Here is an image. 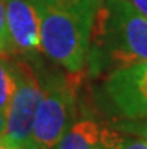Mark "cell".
Masks as SVG:
<instances>
[{
    "instance_id": "cell-15",
    "label": "cell",
    "mask_w": 147,
    "mask_h": 149,
    "mask_svg": "<svg viewBox=\"0 0 147 149\" xmlns=\"http://www.w3.org/2000/svg\"><path fill=\"white\" fill-rule=\"evenodd\" d=\"M138 133H140V136H143V137L147 139V118L143 119V124L138 127Z\"/></svg>"
},
{
    "instance_id": "cell-12",
    "label": "cell",
    "mask_w": 147,
    "mask_h": 149,
    "mask_svg": "<svg viewBox=\"0 0 147 149\" xmlns=\"http://www.w3.org/2000/svg\"><path fill=\"white\" fill-rule=\"evenodd\" d=\"M126 2L129 5H132L143 17L147 18V0H126Z\"/></svg>"
},
{
    "instance_id": "cell-9",
    "label": "cell",
    "mask_w": 147,
    "mask_h": 149,
    "mask_svg": "<svg viewBox=\"0 0 147 149\" xmlns=\"http://www.w3.org/2000/svg\"><path fill=\"white\" fill-rule=\"evenodd\" d=\"M0 56L12 57V47H11L9 32H8L6 9H5L3 0H0Z\"/></svg>"
},
{
    "instance_id": "cell-16",
    "label": "cell",
    "mask_w": 147,
    "mask_h": 149,
    "mask_svg": "<svg viewBox=\"0 0 147 149\" xmlns=\"http://www.w3.org/2000/svg\"><path fill=\"white\" fill-rule=\"evenodd\" d=\"M24 149H50V148H45V146H41V145H38V143H35V142H30L26 145V148Z\"/></svg>"
},
{
    "instance_id": "cell-10",
    "label": "cell",
    "mask_w": 147,
    "mask_h": 149,
    "mask_svg": "<svg viewBox=\"0 0 147 149\" xmlns=\"http://www.w3.org/2000/svg\"><path fill=\"white\" fill-rule=\"evenodd\" d=\"M122 137L119 133L110 130L107 127L101 128V136L96 149H120V143H122Z\"/></svg>"
},
{
    "instance_id": "cell-2",
    "label": "cell",
    "mask_w": 147,
    "mask_h": 149,
    "mask_svg": "<svg viewBox=\"0 0 147 149\" xmlns=\"http://www.w3.org/2000/svg\"><path fill=\"white\" fill-rule=\"evenodd\" d=\"M39 21L41 47L68 72H81L102 0H29Z\"/></svg>"
},
{
    "instance_id": "cell-8",
    "label": "cell",
    "mask_w": 147,
    "mask_h": 149,
    "mask_svg": "<svg viewBox=\"0 0 147 149\" xmlns=\"http://www.w3.org/2000/svg\"><path fill=\"white\" fill-rule=\"evenodd\" d=\"M15 69L14 59L8 56H0V111H8L12 95L15 91Z\"/></svg>"
},
{
    "instance_id": "cell-1",
    "label": "cell",
    "mask_w": 147,
    "mask_h": 149,
    "mask_svg": "<svg viewBox=\"0 0 147 149\" xmlns=\"http://www.w3.org/2000/svg\"><path fill=\"white\" fill-rule=\"evenodd\" d=\"M141 60H147V18L126 0H102L86 62L90 74H110Z\"/></svg>"
},
{
    "instance_id": "cell-5",
    "label": "cell",
    "mask_w": 147,
    "mask_h": 149,
    "mask_svg": "<svg viewBox=\"0 0 147 149\" xmlns=\"http://www.w3.org/2000/svg\"><path fill=\"white\" fill-rule=\"evenodd\" d=\"M105 93L122 116L131 120L147 118V60L107 74Z\"/></svg>"
},
{
    "instance_id": "cell-14",
    "label": "cell",
    "mask_w": 147,
    "mask_h": 149,
    "mask_svg": "<svg viewBox=\"0 0 147 149\" xmlns=\"http://www.w3.org/2000/svg\"><path fill=\"white\" fill-rule=\"evenodd\" d=\"M5 130H6V115L0 111V139L5 136Z\"/></svg>"
},
{
    "instance_id": "cell-3",
    "label": "cell",
    "mask_w": 147,
    "mask_h": 149,
    "mask_svg": "<svg viewBox=\"0 0 147 149\" xmlns=\"http://www.w3.org/2000/svg\"><path fill=\"white\" fill-rule=\"evenodd\" d=\"M80 72H48L41 78L42 93L32 128V142L54 149L74 124Z\"/></svg>"
},
{
    "instance_id": "cell-4",
    "label": "cell",
    "mask_w": 147,
    "mask_h": 149,
    "mask_svg": "<svg viewBox=\"0 0 147 149\" xmlns=\"http://www.w3.org/2000/svg\"><path fill=\"white\" fill-rule=\"evenodd\" d=\"M14 69L17 83L6 111V130L3 137L26 148L32 140V128L42 93V83L29 60L21 57L14 59Z\"/></svg>"
},
{
    "instance_id": "cell-13",
    "label": "cell",
    "mask_w": 147,
    "mask_h": 149,
    "mask_svg": "<svg viewBox=\"0 0 147 149\" xmlns=\"http://www.w3.org/2000/svg\"><path fill=\"white\" fill-rule=\"evenodd\" d=\"M0 149H24V148L14 143V142H11V140L5 139V137H2L0 139Z\"/></svg>"
},
{
    "instance_id": "cell-7",
    "label": "cell",
    "mask_w": 147,
    "mask_h": 149,
    "mask_svg": "<svg viewBox=\"0 0 147 149\" xmlns=\"http://www.w3.org/2000/svg\"><path fill=\"white\" fill-rule=\"evenodd\" d=\"M101 128L92 119L75 120L54 149H96Z\"/></svg>"
},
{
    "instance_id": "cell-11",
    "label": "cell",
    "mask_w": 147,
    "mask_h": 149,
    "mask_svg": "<svg viewBox=\"0 0 147 149\" xmlns=\"http://www.w3.org/2000/svg\"><path fill=\"white\" fill-rule=\"evenodd\" d=\"M120 149H147V139L143 136H129V137H122V143Z\"/></svg>"
},
{
    "instance_id": "cell-6",
    "label": "cell",
    "mask_w": 147,
    "mask_h": 149,
    "mask_svg": "<svg viewBox=\"0 0 147 149\" xmlns=\"http://www.w3.org/2000/svg\"><path fill=\"white\" fill-rule=\"evenodd\" d=\"M12 56L26 60L38 59L42 53L39 21L29 0H3Z\"/></svg>"
}]
</instances>
